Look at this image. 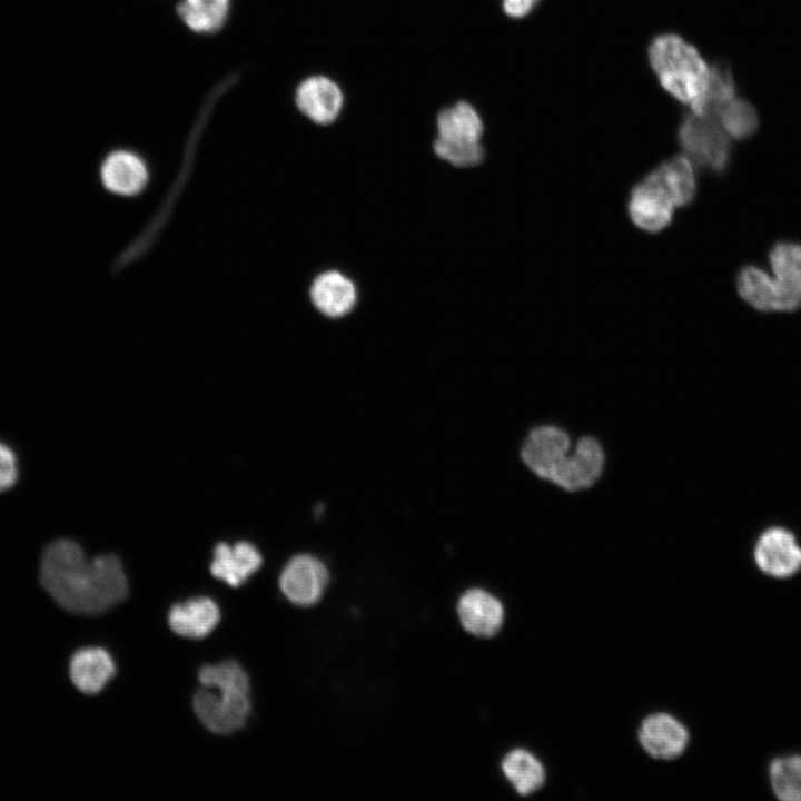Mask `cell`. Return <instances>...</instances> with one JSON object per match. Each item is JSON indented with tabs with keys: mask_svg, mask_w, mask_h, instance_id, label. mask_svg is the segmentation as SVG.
Returning a JSON list of instances; mask_svg holds the SVG:
<instances>
[{
	"mask_svg": "<svg viewBox=\"0 0 801 801\" xmlns=\"http://www.w3.org/2000/svg\"><path fill=\"white\" fill-rule=\"evenodd\" d=\"M714 118L723 131L734 140L748 139L756 131L759 125L755 108L749 101L736 97L721 107Z\"/></svg>",
	"mask_w": 801,
	"mask_h": 801,
	"instance_id": "cell-23",
	"label": "cell"
},
{
	"mask_svg": "<svg viewBox=\"0 0 801 801\" xmlns=\"http://www.w3.org/2000/svg\"><path fill=\"white\" fill-rule=\"evenodd\" d=\"M18 457L12 447L0 441V493L10 490L18 479Z\"/></svg>",
	"mask_w": 801,
	"mask_h": 801,
	"instance_id": "cell-27",
	"label": "cell"
},
{
	"mask_svg": "<svg viewBox=\"0 0 801 801\" xmlns=\"http://www.w3.org/2000/svg\"><path fill=\"white\" fill-rule=\"evenodd\" d=\"M328 581V570L322 561L309 554H298L284 566L279 589L293 604L310 606L320 600Z\"/></svg>",
	"mask_w": 801,
	"mask_h": 801,
	"instance_id": "cell-7",
	"label": "cell"
},
{
	"mask_svg": "<svg viewBox=\"0 0 801 801\" xmlns=\"http://www.w3.org/2000/svg\"><path fill=\"white\" fill-rule=\"evenodd\" d=\"M263 557L258 548L249 542L229 545L218 543L214 548L210 573L229 586L237 587L259 570Z\"/></svg>",
	"mask_w": 801,
	"mask_h": 801,
	"instance_id": "cell-13",
	"label": "cell"
},
{
	"mask_svg": "<svg viewBox=\"0 0 801 801\" xmlns=\"http://www.w3.org/2000/svg\"><path fill=\"white\" fill-rule=\"evenodd\" d=\"M231 0H180L177 13L185 26L198 34L219 31L229 18Z\"/></svg>",
	"mask_w": 801,
	"mask_h": 801,
	"instance_id": "cell-21",
	"label": "cell"
},
{
	"mask_svg": "<svg viewBox=\"0 0 801 801\" xmlns=\"http://www.w3.org/2000/svg\"><path fill=\"white\" fill-rule=\"evenodd\" d=\"M771 273L748 265L739 270L740 297L762 313L794 312L801 307V244L779 241L769 251Z\"/></svg>",
	"mask_w": 801,
	"mask_h": 801,
	"instance_id": "cell-3",
	"label": "cell"
},
{
	"mask_svg": "<svg viewBox=\"0 0 801 801\" xmlns=\"http://www.w3.org/2000/svg\"><path fill=\"white\" fill-rule=\"evenodd\" d=\"M734 93V80L729 67L720 62L711 66L709 86L701 109L695 115L714 117L721 107L735 97Z\"/></svg>",
	"mask_w": 801,
	"mask_h": 801,
	"instance_id": "cell-25",
	"label": "cell"
},
{
	"mask_svg": "<svg viewBox=\"0 0 801 801\" xmlns=\"http://www.w3.org/2000/svg\"><path fill=\"white\" fill-rule=\"evenodd\" d=\"M294 98L298 110L317 125L336 121L344 106V93L338 83L322 75L301 80Z\"/></svg>",
	"mask_w": 801,
	"mask_h": 801,
	"instance_id": "cell-10",
	"label": "cell"
},
{
	"mask_svg": "<svg viewBox=\"0 0 801 801\" xmlns=\"http://www.w3.org/2000/svg\"><path fill=\"white\" fill-rule=\"evenodd\" d=\"M769 779L778 799L801 801V755L774 758L769 765Z\"/></svg>",
	"mask_w": 801,
	"mask_h": 801,
	"instance_id": "cell-24",
	"label": "cell"
},
{
	"mask_svg": "<svg viewBox=\"0 0 801 801\" xmlns=\"http://www.w3.org/2000/svg\"><path fill=\"white\" fill-rule=\"evenodd\" d=\"M111 655L101 647H83L71 657L69 675L73 685L85 694L99 693L115 676Z\"/></svg>",
	"mask_w": 801,
	"mask_h": 801,
	"instance_id": "cell-17",
	"label": "cell"
},
{
	"mask_svg": "<svg viewBox=\"0 0 801 801\" xmlns=\"http://www.w3.org/2000/svg\"><path fill=\"white\" fill-rule=\"evenodd\" d=\"M314 306L325 316L338 318L347 315L355 306L357 291L354 283L338 270L318 275L310 287Z\"/></svg>",
	"mask_w": 801,
	"mask_h": 801,
	"instance_id": "cell-16",
	"label": "cell"
},
{
	"mask_svg": "<svg viewBox=\"0 0 801 801\" xmlns=\"http://www.w3.org/2000/svg\"><path fill=\"white\" fill-rule=\"evenodd\" d=\"M436 139L451 145H477L484 132L478 111L466 101H458L441 110L436 118Z\"/></svg>",
	"mask_w": 801,
	"mask_h": 801,
	"instance_id": "cell-19",
	"label": "cell"
},
{
	"mask_svg": "<svg viewBox=\"0 0 801 801\" xmlns=\"http://www.w3.org/2000/svg\"><path fill=\"white\" fill-rule=\"evenodd\" d=\"M666 191L675 207H684L694 200L696 178L694 164L685 155H678L651 171Z\"/></svg>",
	"mask_w": 801,
	"mask_h": 801,
	"instance_id": "cell-20",
	"label": "cell"
},
{
	"mask_svg": "<svg viewBox=\"0 0 801 801\" xmlns=\"http://www.w3.org/2000/svg\"><path fill=\"white\" fill-rule=\"evenodd\" d=\"M649 62L661 87L690 112L699 113L706 92L711 66L698 49L676 33L654 37L647 50Z\"/></svg>",
	"mask_w": 801,
	"mask_h": 801,
	"instance_id": "cell-4",
	"label": "cell"
},
{
	"mask_svg": "<svg viewBox=\"0 0 801 801\" xmlns=\"http://www.w3.org/2000/svg\"><path fill=\"white\" fill-rule=\"evenodd\" d=\"M674 204L650 172L630 194L627 211L632 222L647 233H659L673 220Z\"/></svg>",
	"mask_w": 801,
	"mask_h": 801,
	"instance_id": "cell-8",
	"label": "cell"
},
{
	"mask_svg": "<svg viewBox=\"0 0 801 801\" xmlns=\"http://www.w3.org/2000/svg\"><path fill=\"white\" fill-rule=\"evenodd\" d=\"M678 141L685 156L701 168L723 172L731 159V138L709 115L690 112L678 128Z\"/></svg>",
	"mask_w": 801,
	"mask_h": 801,
	"instance_id": "cell-5",
	"label": "cell"
},
{
	"mask_svg": "<svg viewBox=\"0 0 801 801\" xmlns=\"http://www.w3.org/2000/svg\"><path fill=\"white\" fill-rule=\"evenodd\" d=\"M604 452L599 442L582 437L572 455L566 456L551 473L548 481L566 491H577L592 486L602 474Z\"/></svg>",
	"mask_w": 801,
	"mask_h": 801,
	"instance_id": "cell-9",
	"label": "cell"
},
{
	"mask_svg": "<svg viewBox=\"0 0 801 801\" xmlns=\"http://www.w3.org/2000/svg\"><path fill=\"white\" fill-rule=\"evenodd\" d=\"M639 740L651 756L670 760L684 752L689 742V733L675 718L665 713H656L642 722Z\"/></svg>",
	"mask_w": 801,
	"mask_h": 801,
	"instance_id": "cell-12",
	"label": "cell"
},
{
	"mask_svg": "<svg viewBox=\"0 0 801 801\" xmlns=\"http://www.w3.org/2000/svg\"><path fill=\"white\" fill-rule=\"evenodd\" d=\"M457 614L463 627L481 637L495 635L504 619L501 602L479 589L468 590L461 596L457 603Z\"/></svg>",
	"mask_w": 801,
	"mask_h": 801,
	"instance_id": "cell-14",
	"label": "cell"
},
{
	"mask_svg": "<svg viewBox=\"0 0 801 801\" xmlns=\"http://www.w3.org/2000/svg\"><path fill=\"white\" fill-rule=\"evenodd\" d=\"M220 621V610L209 597L200 596L175 604L168 614L170 629L179 636L199 640L209 635Z\"/></svg>",
	"mask_w": 801,
	"mask_h": 801,
	"instance_id": "cell-15",
	"label": "cell"
},
{
	"mask_svg": "<svg viewBox=\"0 0 801 801\" xmlns=\"http://www.w3.org/2000/svg\"><path fill=\"white\" fill-rule=\"evenodd\" d=\"M570 446V437L563 429L540 426L527 435L521 456L532 472L548 479L553 469L566 457Z\"/></svg>",
	"mask_w": 801,
	"mask_h": 801,
	"instance_id": "cell-11",
	"label": "cell"
},
{
	"mask_svg": "<svg viewBox=\"0 0 801 801\" xmlns=\"http://www.w3.org/2000/svg\"><path fill=\"white\" fill-rule=\"evenodd\" d=\"M39 578L43 590L63 610L82 615H99L128 595V580L120 558L101 554L88 558L70 538L49 543L40 560Z\"/></svg>",
	"mask_w": 801,
	"mask_h": 801,
	"instance_id": "cell-1",
	"label": "cell"
},
{
	"mask_svg": "<svg viewBox=\"0 0 801 801\" xmlns=\"http://www.w3.org/2000/svg\"><path fill=\"white\" fill-rule=\"evenodd\" d=\"M540 0H502V8L510 18H524L537 6Z\"/></svg>",
	"mask_w": 801,
	"mask_h": 801,
	"instance_id": "cell-28",
	"label": "cell"
},
{
	"mask_svg": "<svg viewBox=\"0 0 801 801\" xmlns=\"http://www.w3.org/2000/svg\"><path fill=\"white\" fill-rule=\"evenodd\" d=\"M100 176L108 190L123 196L138 194L148 180L144 160L128 150L109 154L101 165Z\"/></svg>",
	"mask_w": 801,
	"mask_h": 801,
	"instance_id": "cell-18",
	"label": "cell"
},
{
	"mask_svg": "<svg viewBox=\"0 0 801 801\" xmlns=\"http://www.w3.org/2000/svg\"><path fill=\"white\" fill-rule=\"evenodd\" d=\"M753 557L758 568L774 578H788L801 570V545L783 526H770L758 536Z\"/></svg>",
	"mask_w": 801,
	"mask_h": 801,
	"instance_id": "cell-6",
	"label": "cell"
},
{
	"mask_svg": "<svg viewBox=\"0 0 801 801\" xmlns=\"http://www.w3.org/2000/svg\"><path fill=\"white\" fill-rule=\"evenodd\" d=\"M502 770L521 795H528L537 791L545 781L542 763L533 754L522 749L513 750L504 758Z\"/></svg>",
	"mask_w": 801,
	"mask_h": 801,
	"instance_id": "cell-22",
	"label": "cell"
},
{
	"mask_svg": "<svg viewBox=\"0 0 801 801\" xmlns=\"http://www.w3.org/2000/svg\"><path fill=\"white\" fill-rule=\"evenodd\" d=\"M433 149L437 157L455 167H473L481 164L484 158L482 144L462 146L435 139Z\"/></svg>",
	"mask_w": 801,
	"mask_h": 801,
	"instance_id": "cell-26",
	"label": "cell"
},
{
	"mask_svg": "<svg viewBox=\"0 0 801 801\" xmlns=\"http://www.w3.org/2000/svg\"><path fill=\"white\" fill-rule=\"evenodd\" d=\"M201 688L196 691L192 708L210 732L219 735L240 730L250 713V681L239 663L228 660L208 664L198 672Z\"/></svg>",
	"mask_w": 801,
	"mask_h": 801,
	"instance_id": "cell-2",
	"label": "cell"
}]
</instances>
